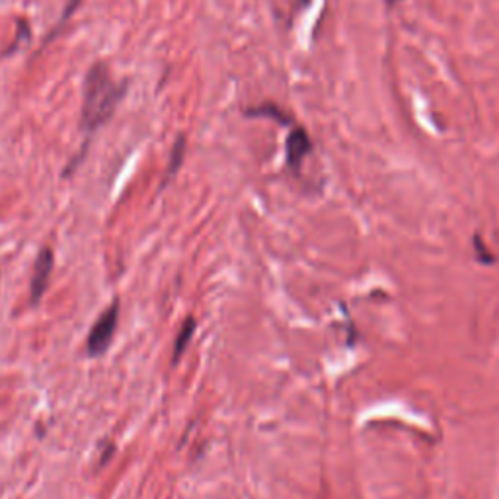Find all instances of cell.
<instances>
[{"label":"cell","mask_w":499,"mask_h":499,"mask_svg":"<svg viewBox=\"0 0 499 499\" xmlns=\"http://www.w3.org/2000/svg\"><path fill=\"white\" fill-rule=\"evenodd\" d=\"M123 88L117 86L103 63H96L84 80V100H82V127L96 131L112 117L117 102L121 100Z\"/></svg>","instance_id":"6da1fadb"},{"label":"cell","mask_w":499,"mask_h":499,"mask_svg":"<svg viewBox=\"0 0 499 499\" xmlns=\"http://www.w3.org/2000/svg\"><path fill=\"white\" fill-rule=\"evenodd\" d=\"M117 314H119V307H117V303H114V305L107 308L102 316L96 320V324L92 326V330H90L88 335V353L92 357L102 355L103 351L107 349V346L112 344L114 333H116Z\"/></svg>","instance_id":"7a4b0ae2"},{"label":"cell","mask_w":499,"mask_h":499,"mask_svg":"<svg viewBox=\"0 0 499 499\" xmlns=\"http://www.w3.org/2000/svg\"><path fill=\"white\" fill-rule=\"evenodd\" d=\"M310 151H312V141H310L307 129L293 127V131L287 137V166L291 168L294 174L300 172V166Z\"/></svg>","instance_id":"3957f363"},{"label":"cell","mask_w":499,"mask_h":499,"mask_svg":"<svg viewBox=\"0 0 499 499\" xmlns=\"http://www.w3.org/2000/svg\"><path fill=\"white\" fill-rule=\"evenodd\" d=\"M51 269L53 252L49 248H45V250L39 252L38 259H36V266H34V277H31V303L34 305L39 303V298L45 293L49 277H51Z\"/></svg>","instance_id":"277c9868"},{"label":"cell","mask_w":499,"mask_h":499,"mask_svg":"<svg viewBox=\"0 0 499 499\" xmlns=\"http://www.w3.org/2000/svg\"><path fill=\"white\" fill-rule=\"evenodd\" d=\"M244 114L250 117H271V119L279 121L283 125H289V121H291V117L285 116V112H283L281 107H277L273 103H264V105H256V107H248Z\"/></svg>","instance_id":"5b68a950"},{"label":"cell","mask_w":499,"mask_h":499,"mask_svg":"<svg viewBox=\"0 0 499 499\" xmlns=\"http://www.w3.org/2000/svg\"><path fill=\"white\" fill-rule=\"evenodd\" d=\"M193 332H195V322H193V318H188V320L183 322V326H181V330H179L178 337H176V346H174V363L183 355L185 347H188V344L192 342Z\"/></svg>","instance_id":"8992f818"},{"label":"cell","mask_w":499,"mask_h":499,"mask_svg":"<svg viewBox=\"0 0 499 499\" xmlns=\"http://www.w3.org/2000/svg\"><path fill=\"white\" fill-rule=\"evenodd\" d=\"M183 153H185V139L178 137V141L174 144V151H172V158H170V166H168V178H172L176 172H178L179 164L183 160Z\"/></svg>","instance_id":"52a82bcc"},{"label":"cell","mask_w":499,"mask_h":499,"mask_svg":"<svg viewBox=\"0 0 499 499\" xmlns=\"http://www.w3.org/2000/svg\"><path fill=\"white\" fill-rule=\"evenodd\" d=\"M394 2H398V0H388V4H394Z\"/></svg>","instance_id":"ba28073f"}]
</instances>
